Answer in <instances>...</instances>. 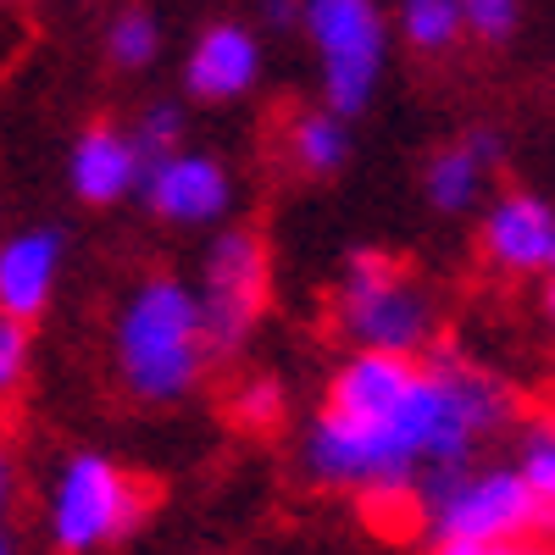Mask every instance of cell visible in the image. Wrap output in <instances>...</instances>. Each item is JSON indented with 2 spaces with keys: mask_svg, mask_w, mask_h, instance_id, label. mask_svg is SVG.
Returning <instances> with one entry per match:
<instances>
[{
  "mask_svg": "<svg viewBox=\"0 0 555 555\" xmlns=\"http://www.w3.org/2000/svg\"><path fill=\"white\" fill-rule=\"evenodd\" d=\"M550 317H555V284H550Z\"/></svg>",
  "mask_w": 555,
  "mask_h": 555,
  "instance_id": "f1b7e54d",
  "label": "cell"
},
{
  "mask_svg": "<svg viewBox=\"0 0 555 555\" xmlns=\"http://www.w3.org/2000/svg\"><path fill=\"white\" fill-rule=\"evenodd\" d=\"M300 28L317 51L328 112H339L350 122L356 112H366V101H373L378 73H384V51H389L378 0H306Z\"/></svg>",
  "mask_w": 555,
  "mask_h": 555,
  "instance_id": "277c9868",
  "label": "cell"
},
{
  "mask_svg": "<svg viewBox=\"0 0 555 555\" xmlns=\"http://www.w3.org/2000/svg\"><path fill=\"white\" fill-rule=\"evenodd\" d=\"M62 256L67 240L56 228H23L0 245V317L12 322H34L56 295V278H62Z\"/></svg>",
  "mask_w": 555,
  "mask_h": 555,
  "instance_id": "8fae6325",
  "label": "cell"
},
{
  "mask_svg": "<svg viewBox=\"0 0 555 555\" xmlns=\"http://www.w3.org/2000/svg\"><path fill=\"white\" fill-rule=\"evenodd\" d=\"M256 78H261V39L245 23H211L190 44V62H183V83L206 106L250 95Z\"/></svg>",
  "mask_w": 555,
  "mask_h": 555,
  "instance_id": "9c48e42d",
  "label": "cell"
},
{
  "mask_svg": "<svg viewBox=\"0 0 555 555\" xmlns=\"http://www.w3.org/2000/svg\"><path fill=\"white\" fill-rule=\"evenodd\" d=\"M494 162H500V133H467L461 145H444L428 162V206L434 211H467Z\"/></svg>",
  "mask_w": 555,
  "mask_h": 555,
  "instance_id": "5bb4252c",
  "label": "cell"
},
{
  "mask_svg": "<svg viewBox=\"0 0 555 555\" xmlns=\"http://www.w3.org/2000/svg\"><path fill=\"white\" fill-rule=\"evenodd\" d=\"M67 183L83 206H117L128 201L139 183H145V156H139L133 133L128 128H112V122H95L78 133L73 145V162H67Z\"/></svg>",
  "mask_w": 555,
  "mask_h": 555,
  "instance_id": "30bf717a",
  "label": "cell"
},
{
  "mask_svg": "<svg viewBox=\"0 0 555 555\" xmlns=\"http://www.w3.org/2000/svg\"><path fill=\"white\" fill-rule=\"evenodd\" d=\"M522 478L544 500V512H555V434H533L522 450Z\"/></svg>",
  "mask_w": 555,
  "mask_h": 555,
  "instance_id": "44dd1931",
  "label": "cell"
},
{
  "mask_svg": "<svg viewBox=\"0 0 555 555\" xmlns=\"http://www.w3.org/2000/svg\"><path fill=\"white\" fill-rule=\"evenodd\" d=\"M7 500H12V467H7V450H0V512H7Z\"/></svg>",
  "mask_w": 555,
  "mask_h": 555,
  "instance_id": "d4e9b609",
  "label": "cell"
},
{
  "mask_svg": "<svg viewBox=\"0 0 555 555\" xmlns=\"http://www.w3.org/2000/svg\"><path fill=\"white\" fill-rule=\"evenodd\" d=\"M483 256L505 272H533L555 256V211L539 195H500L483 217Z\"/></svg>",
  "mask_w": 555,
  "mask_h": 555,
  "instance_id": "4fadbf2b",
  "label": "cell"
},
{
  "mask_svg": "<svg viewBox=\"0 0 555 555\" xmlns=\"http://www.w3.org/2000/svg\"><path fill=\"white\" fill-rule=\"evenodd\" d=\"M461 28H467V23H461L455 0H400V34H405V44H416L423 56L450 51Z\"/></svg>",
  "mask_w": 555,
  "mask_h": 555,
  "instance_id": "2e32d148",
  "label": "cell"
},
{
  "mask_svg": "<svg viewBox=\"0 0 555 555\" xmlns=\"http://www.w3.org/2000/svg\"><path fill=\"white\" fill-rule=\"evenodd\" d=\"M550 267H555V256H550Z\"/></svg>",
  "mask_w": 555,
  "mask_h": 555,
  "instance_id": "f546056e",
  "label": "cell"
},
{
  "mask_svg": "<svg viewBox=\"0 0 555 555\" xmlns=\"http://www.w3.org/2000/svg\"><path fill=\"white\" fill-rule=\"evenodd\" d=\"M544 522H550V533H555V512H544Z\"/></svg>",
  "mask_w": 555,
  "mask_h": 555,
  "instance_id": "4316f807",
  "label": "cell"
},
{
  "mask_svg": "<svg viewBox=\"0 0 555 555\" xmlns=\"http://www.w3.org/2000/svg\"><path fill=\"white\" fill-rule=\"evenodd\" d=\"M206 322L190 284L156 272L145 278L117 317V373L139 400H183L206 366Z\"/></svg>",
  "mask_w": 555,
  "mask_h": 555,
  "instance_id": "7a4b0ae2",
  "label": "cell"
},
{
  "mask_svg": "<svg viewBox=\"0 0 555 555\" xmlns=\"http://www.w3.org/2000/svg\"><path fill=\"white\" fill-rule=\"evenodd\" d=\"M0 555H12V533L7 528H0Z\"/></svg>",
  "mask_w": 555,
  "mask_h": 555,
  "instance_id": "484cf974",
  "label": "cell"
},
{
  "mask_svg": "<svg viewBox=\"0 0 555 555\" xmlns=\"http://www.w3.org/2000/svg\"><path fill=\"white\" fill-rule=\"evenodd\" d=\"M28 373V322L0 317V395H12Z\"/></svg>",
  "mask_w": 555,
  "mask_h": 555,
  "instance_id": "7402d4cb",
  "label": "cell"
},
{
  "mask_svg": "<svg viewBox=\"0 0 555 555\" xmlns=\"http://www.w3.org/2000/svg\"><path fill=\"white\" fill-rule=\"evenodd\" d=\"M178 139H183V112H178L172 101H151L145 112H139L133 145H139V156H145V167L162 162V156H172V151H183Z\"/></svg>",
  "mask_w": 555,
  "mask_h": 555,
  "instance_id": "ac0fdd59",
  "label": "cell"
},
{
  "mask_svg": "<svg viewBox=\"0 0 555 555\" xmlns=\"http://www.w3.org/2000/svg\"><path fill=\"white\" fill-rule=\"evenodd\" d=\"M106 51H112V62H117L122 73H145V67L162 56V23H156L151 12L128 7V12L106 28Z\"/></svg>",
  "mask_w": 555,
  "mask_h": 555,
  "instance_id": "e0dca14e",
  "label": "cell"
},
{
  "mask_svg": "<svg viewBox=\"0 0 555 555\" xmlns=\"http://www.w3.org/2000/svg\"><path fill=\"white\" fill-rule=\"evenodd\" d=\"M455 7H461V23H467L478 39H505L517 28L522 0H455Z\"/></svg>",
  "mask_w": 555,
  "mask_h": 555,
  "instance_id": "d6986e66",
  "label": "cell"
},
{
  "mask_svg": "<svg viewBox=\"0 0 555 555\" xmlns=\"http://www.w3.org/2000/svg\"><path fill=\"white\" fill-rule=\"evenodd\" d=\"M139 483L117 467V461L83 450L73 455L62 478H56V494H51V539L67 550V555H83V550H101L112 544L117 533H128L139 522Z\"/></svg>",
  "mask_w": 555,
  "mask_h": 555,
  "instance_id": "52a82bcc",
  "label": "cell"
},
{
  "mask_svg": "<svg viewBox=\"0 0 555 555\" xmlns=\"http://www.w3.org/2000/svg\"><path fill=\"white\" fill-rule=\"evenodd\" d=\"M139 195H145V206L172 228H211V222L228 217V206H234V178H228V167L206 151H172V156L145 167Z\"/></svg>",
  "mask_w": 555,
  "mask_h": 555,
  "instance_id": "ba28073f",
  "label": "cell"
},
{
  "mask_svg": "<svg viewBox=\"0 0 555 555\" xmlns=\"http://www.w3.org/2000/svg\"><path fill=\"white\" fill-rule=\"evenodd\" d=\"M434 555H522L512 544H434Z\"/></svg>",
  "mask_w": 555,
  "mask_h": 555,
  "instance_id": "cb8c5ba5",
  "label": "cell"
},
{
  "mask_svg": "<svg viewBox=\"0 0 555 555\" xmlns=\"http://www.w3.org/2000/svg\"><path fill=\"white\" fill-rule=\"evenodd\" d=\"M522 555H555V550H522Z\"/></svg>",
  "mask_w": 555,
  "mask_h": 555,
  "instance_id": "83f0119b",
  "label": "cell"
},
{
  "mask_svg": "<svg viewBox=\"0 0 555 555\" xmlns=\"http://www.w3.org/2000/svg\"><path fill=\"white\" fill-rule=\"evenodd\" d=\"M300 7H306V0H267V23L272 28H295L300 23Z\"/></svg>",
  "mask_w": 555,
  "mask_h": 555,
  "instance_id": "603a6c76",
  "label": "cell"
},
{
  "mask_svg": "<svg viewBox=\"0 0 555 555\" xmlns=\"http://www.w3.org/2000/svg\"><path fill=\"white\" fill-rule=\"evenodd\" d=\"M416 378V361L411 356H384V350H356L334 384H328V405L322 411H334L345 416V423H378V416H389L405 389Z\"/></svg>",
  "mask_w": 555,
  "mask_h": 555,
  "instance_id": "7c38bea8",
  "label": "cell"
},
{
  "mask_svg": "<svg viewBox=\"0 0 555 555\" xmlns=\"http://www.w3.org/2000/svg\"><path fill=\"white\" fill-rule=\"evenodd\" d=\"M416 505L428 512L439 544H505L544 522V500L528 489L522 473H467L434 467L416 483Z\"/></svg>",
  "mask_w": 555,
  "mask_h": 555,
  "instance_id": "3957f363",
  "label": "cell"
},
{
  "mask_svg": "<svg viewBox=\"0 0 555 555\" xmlns=\"http://www.w3.org/2000/svg\"><path fill=\"white\" fill-rule=\"evenodd\" d=\"M334 317L356 350H384V356H411L434 334V300L389 256H356L350 261Z\"/></svg>",
  "mask_w": 555,
  "mask_h": 555,
  "instance_id": "5b68a950",
  "label": "cell"
},
{
  "mask_svg": "<svg viewBox=\"0 0 555 555\" xmlns=\"http://www.w3.org/2000/svg\"><path fill=\"white\" fill-rule=\"evenodd\" d=\"M289 156L306 178H334L350 162V122L328 106H317L306 117H295L289 128Z\"/></svg>",
  "mask_w": 555,
  "mask_h": 555,
  "instance_id": "9a60e30c",
  "label": "cell"
},
{
  "mask_svg": "<svg viewBox=\"0 0 555 555\" xmlns=\"http://www.w3.org/2000/svg\"><path fill=\"white\" fill-rule=\"evenodd\" d=\"M505 416V389L478 366L439 356L416 366L405 400L378 423H345L322 411L306 428V473L334 489H366L378 500H416L411 489L434 467H467L473 444Z\"/></svg>",
  "mask_w": 555,
  "mask_h": 555,
  "instance_id": "6da1fadb",
  "label": "cell"
},
{
  "mask_svg": "<svg viewBox=\"0 0 555 555\" xmlns=\"http://www.w3.org/2000/svg\"><path fill=\"white\" fill-rule=\"evenodd\" d=\"M234 416H240L245 428H272L278 416H284V389H278L272 378H250L234 395Z\"/></svg>",
  "mask_w": 555,
  "mask_h": 555,
  "instance_id": "ffe728a7",
  "label": "cell"
},
{
  "mask_svg": "<svg viewBox=\"0 0 555 555\" xmlns=\"http://www.w3.org/2000/svg\"><path fill=\"white\" fill-rule=\"evenodd\" d=\"M267 289H272V261H267L261 234L256 228H222L206 250L201 284H195L206 345L211 350L245 345V334L256 328V317L267 306Z\"/></svg>",
  "mask_w": 555,
  "mask_h": 555,
  "instance_id": "8992f818",
  "label": "cell"
}]
</instances>
